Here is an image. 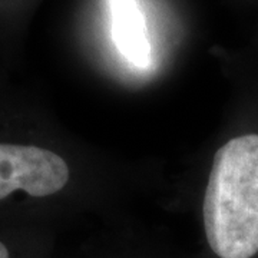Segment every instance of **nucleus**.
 <instances>
[{"label": "nucleus", "instance_id": "obj_1", "mask_svg": "<svg viewBox=\"0 0 258 258\" xmlns=\"http://www.w3.org/2000/svg\"><path fill=\"white\" fill-rule=\"evenodd\" d=\"M204 225L220 258L258 257V131L232 137L215 152Z\"/></svg>", "mask_w": 258, "mask_h": 258}, {"label": "nucleus", "instance_id": "obj_4", "mask_svg": "<svg viewBox=\"0 0 258 258\" xmlns=\"http://www.w3.org/2000/svg\"><path fill=\"white\" fill-rule=\"evenodd\" d=\"M0 258H9V249L0 241Z\"/></svg>", "mask_w": 258, "mask_h": 258}, {"label": "nucleus", "instance_id": "obj_2", "mask_svg": "<svg viewBox=\"0 0 258 258\" xmlns=\"http://www.w3.org/2000/svg\"><path fill=\"white\" fill-rule=\"evenodd\" d=\"M69 168L57 154L33 145L0 144V200L22 189L32 197L59 192Z\"/></svg>", "mask_w": 258, "mask_h": 258}, {"label": "nucleus", "instance_id": "obj_3", "mask_svg": "<svg viewBox=\"0 0 258 258\" xmlns=\"http://www.w3.org/2000/svg\"><path fill=\"white\" fill-rule=\"evenodd\" d=\"M113 42L129 62L148 68L151 64V45L145 20L135 0H111Z\"/></svg>", "mask_w": 258, "mask_h": 258}]
</instances>
